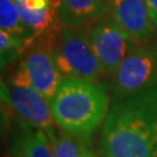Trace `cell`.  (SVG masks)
<instances>
[{
  "mask_svg": "<svg viewBox=\"0 0 157 157\" xmlns=\"http://www.w3.org/2000/svg\"><path fill=\"white\" fill-rule=\"evenodd\" d=\"M0 27L1 30L17 35L30 45L36 40V35L21 20L15 0H0Z\"/></svg>",
  "mask_w": 157,
  "mask_h": 157,
  "instance_id": "7c38bea8",
  "label": "cell"
},
{
  "mask_svg": "<svg viewBox=\"0 0 157 157\" xmlns=\"http://www.w3.org/2000/svg\"><path fill=\"white\" fill-rule=\"evenodd\" d=\"M45 134L50 141L55 157H83L92 149L91 136L69 133L57 124Z\"/></svg>",
  "mask_w": 157,
  "mask_h": 157,
  "instance_id": "8fae6325",
  "label": "cell"
},
{
  "mask_svg": "<svg viewBox=\"0 0 157 157\" xmlns=\"http://www.w3.org/2000/svg\"><path fill=\"white\" fill-rule=\"evenodd\" d=\"M1 102L15 117L32 127L48 132L55 127L50 104L42 94L29 86L1 83Z\"/></svg>",
  "mask_w": 157,
  "mask_h": 157,
  "instance_id": "52a82bcc",
  "label": "cell"
},
{
  "mask_svg": "<svg viewBox=\"0 0 157 157\" xmlns=\"http://www.w3.org/2000/svg\"><path fill=\"white\" fill-rule=\"evenodd\" d=\"M147 5L155 33L157 34V0H147Z\"/></svg>",
  "mask_w": 157,
  "mask_h": 157,
  "instance_id": "9a60e30c",
  "label": "cell"
},
{
  "mask_svg": "<svg viewBox=\"0 0 157 157\" xmlns=\"http://www.w3.org/2000/svg\"><path fill=\"white\" fill-rule=\"evenodd\" d=\"M61 27L58 26L36 37L33 44L23 52L11 79L13 84L36 90L49 104L64 79L57 67L52 47Z\"/></svg>",
  "mask_w": 157,
  "mask_h": 157,
  "instance_id": "3957f363",
  "label": "cell"
},
{
  "mask_svg": "<svg viewBox=\"0 0 157 157\" xmlns=\"http://www.w3.org/2000/svg\"><path fill=\"white\" fill-rule=\"evenodd\" d=\"M29 10H42L50 5L54 0H21Z\"/></svg>",
  "mask_w": 157,
  "mask_h": 157,
  "instance_id": "5bb4252c",
  "label": "cell"
},
{
  "mask_svg": "<svg viewBox=\"0 0 157 157\" xmlns=\"http://www.w3.org/2000/svg\"><path fill=\"white\" fill-rule=\"evenodd\" d=\"M89 39L104 75H113L124 58L139 45L112 15L91 25Z\"/></svg>",
  "mask_w": 157,
  "mask_h": 157,
  "instance_id": "8992f818",
  "label": "cell"
},
{
  "mask_svg": "<svg viewBox=\"0 0 157 157\" xmlns=\"http://www.w3.org/2000/svg\"><path fill=\"white\" fill-rule=\"evenodd\" d=\"M102 157H157V86L112 100L100 135Z\"/></svg>",
  "mask_w": 157,
  "mask_h": 157,
  "instance_id": "6da1fadb",
  "label": "cell"
},
{
  "mask_svg": "<svg viewBox=\"0 0 157 157\" xmlns=\"http://www.w3.org/2000/svg\"><path fill=\"white\" fill-rule=\"evenodd\" d=\"M157 86V43L139 44L113 72L112 100L124 99Z\"/></svg>",
  "mask_w": 157,
  "mask_h": 157,
  "instance_id": "5b68a950",
  "label": "cell"
},
{
  "mask_svg": "<svg viewBox=\"0 0 157 157\" xmlns=\"http://www.w3.org/2000/svg\"><path fill=\"white\" fill-rule=\"evenodd\" d=\"M83 157H98V156H97V155H95V152L93 151L92 149H91L90 151H87V152H86V154H85V155H84V156H83Z\"/></svg>",
  "mask_w": 157,
  "mask_h": 157,
  "instance_id": "2e32d148",
  "label": "cell"
},
{
  "mask_svg": "<svg viewBox=\"0 0 157 157\" xmlns=\"http://www.w3.org/2000/svg\"><path fill=\"white\" fill-rule=\"evenodd\" d=\"M10 151L13 157H55L52 147L44 130L15 118L12 130Z\"/></svg>",
  "mask_w": 157,
  "mask_h": 157,
  "instance_id": "30bf717a",
  "label": "cell"
},
{
  "mask_svg": "<svg viewBox=\"0 0 157 157\" xmlns=\"http://www.w3.org/2000/svg\"><path fill=\"white\" fill-rule=\"evenodd\" d=\"M29 45L17 35L1 30L0 32V54H1V67L4 69L13 63L17 58L22 56Z\"/></svg>",
  "mask_w": 157,
  "mask_h": 157,
  "instance_id": "4fadbf2b",
  "label": "cell"
},
{
  "mask_svg": "<svg viewBox=\"0 0 157 157\" xmlns=\"http://www.w3.org/2000/svg\"><path fill=\"white\" fill-rule=\"evenodd\" d=\"M106 86L98 82L64 78L50 102L55 124L69 133L92 136L111 105Z\"/></svg>",
  "mask_w": 157,
  "mask_h": 157,
  "instance_id": "7a4b0ae2",
  "label": "cell"
},
{
  "mask_svg": "<svg viewBox=\"0 0 157 157\" xmlns=\"http://www.w3.org/2000/svg\"><path fill=\"white\" fill-rule=\"evenodd\" d=\"M111 15L139 44L151 42L155 29L147 0H113Z\"/></svg>",
  "mask_w": 157,
  "mask_h": 157,
  "instance_id": "ba28073f",
  "label": "cell"
},
{
  "mask_svg": "<svg viewBox=\"0 0 157 157\" xmlns=\"http://www.w3.org/2000/svg\"><path fill=\"white\" fill-rule=\"evenodd\" d=\"M57 67L64 78L98 82L104 75L89 39V27H61L54 41Z\"/></svg>",
  "mask_w": 157,
  "mask_h": 157,
  "instance_id": "277c9868",
  "label": "cell"
},
{
  "mask_svg": "<svg viewBox=\"0 0 157 157\" xmlns=\"http://www.w3.org/2000/svg\"><path fill=\"white\" fill-rule=\"evenodd\" d=\"M113 0H56L58 22L62 27H90L112 11Z\"/></svg>",
  "mask_w": 157,
  "mask_h": 157,
  "instance_id": "9c48e42d",
  "label": "cell"
}]
</instances>
